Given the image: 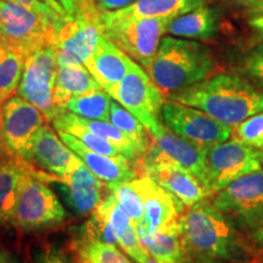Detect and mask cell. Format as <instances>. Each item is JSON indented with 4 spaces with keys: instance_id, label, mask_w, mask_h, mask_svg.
I'll return each instance as SVG.
<instances>
[{
    "instance_id": "9c48e42d",
    "label": "cell",
    "mask_w": 263,
    "mask_h": 263,
    "mask_svg": "<svg viewBox=\"0 0 263 263\" xmlns=\"http://www.w3.org/2000/svg\"><path fill=\"white\" fill-rule=\"evenodd\" d=\"M58 51L48 45L26 58L17 95L37 106L49 122L64 112L54 103V85L58 72Z\"/></svg>"
},
{
    "instance_id": "ba28073f",
    "label": "cell",
    "mask_w": 263,
    "mask_h": 263,
    "mask_svg": "<svg viewBox=\"0 0 263 263\" xmlns=\"http://www.w3.org/2000/svg\"><path fill=\"white\" fill-rule=\"evenodd\" d=\"M108 94L143 123L149 136L155 134L162 126L161 111L166 103L162 91L137 62Z\"/></svg>"
},
{
    "instance_id": "5bb4252c",
    "label": "cell",
    "mask_w": 263,
    "mask_h": 263,
    "mask_svg": "<svg viewBox=\"0 0 263 263\" xmlns=\"http://www.w3.org/2000/svg\"><path fill=\"white\" fill-rule=\"evenodd\" d=\"M101 35L100 14L65 20L57 29L54 43L58 51V65H85L94 54Z\"/></svg>"
},
{
    "instance_id": "f1b7e54d",
    "label": "cell",
    "mask_w": 263,
    "mask_h": 263,
    "mask_svg": "<svg viewBox=\"0 0 263 263\" xmlns=\"http://www.w3.org/2000/svg\"><path fill=\"white\" fill-rule=\"evenodd\" d=\"M51 124L55 128V130H62L66 132V133H70L71 136L77 138L83 145L89 147L90 150L95 151V153L112 157H126L123 155L122 151L118 149L117 146H115L114 144H111L110 141L97 136V134L87 129V128L65 120L60 115L51 121Z\"/></svg>"
},
{
    "instance_id": "f546056e",
    "label": "cell",
    "mask_w": 263,
    "mask_h": 263,
    "mask_svg": "<svg viewBox=\"0 0 263 263\" xmlns=\"http://www.w3.org/2000/svg\"><path fill=\"white\" fill-rule=\"evenodd\" d=\"M70 249L73 254L77 255V258L91 263H132L130 259L117 246L105 244L97 240H71Z\"/></svg>"
},
{
    "instance_id": "7a4b0ae2",
    "label": "cell",
    "mask_w": 263,
    "mask_h": 263,
    "mask_svg": "<svg viewBox=\"0 0 263 263\" xmlns=\"http://www.w3.org/2000/svg\"><path fill=\"white\" fill-rule=\"evenodd\" d=\"M167 101L192 106L234 128L263 111V93L234 73L210 76L199 83L167 95Z\"/></svg>"
},
{
    "instance_id": "30bf717a",
    "label": "cell",
    "mask_w": 263,
    "mask_h": 263,
    "mask_svg": "<svg viewBox=\"0 0 263 263\" xmlns=\"http://www.w3.org/2000/svg\"><path fill=\"white\" fill-rule=\"evenodd\" d=\"M262 150L238 139L227 140L206 149L209 190L211 196L233 180L262 170Z\"/></svg>"
},
{
    "instance_id": "484cf974",
    "label": "cell",
    "mask_w": 263,
    "mask_h": 263,
    "mask_svg": "<svg viewBox=\"0 0 263 263\" xmlns=\"http://www.w3.org/2000/svg\"><path fill=\"white\" fill-rule=\"evenodd\" d=\"M26 58L17 50L0 43V103L17 93Z\"/></svg>"
},
{
    "instance_id": "8d00e7d4",
    "label": "cell",
    "mask_w": 263,
    "mask_h": 263,
    "mask_svg": "<svg viewBox=\"0 0 263 263\" xmlns=\"http://www.w3.org/2000/svg\"><path fill=\"white\" fill-rule=\"evenodd\" d=\"M248 22L250 28L256 34V37L263 43V0L251 5L248 16Z\"/></svg>"
},
{
    "instance_id": "83f0119b",
    "label": "cell",
    "mask_w": 263,
    "mask_h": 263,
    "mask_svg": "<svg viewBox=\"0 0 263 263\" xmlns=\"http://www.w3.org/2000/svg\"><path fill=\"white\" fill-rule=\"evenodd\" d=\"M110 122L123 132L136 144L144 157L150 146L151 138L149 133L136 116H133L127 108H124L114 99L110 107Z\"/></svg>"
},
{
    "instance_id": "e0dca14e",
    "label": "cell",
    "mask_w": 263,
    "mask_h": 263,
    "mask_svg": "<svg viewBox=\"0 0 263 263\" xmlns=\"http://www.w3.org/2000/svg\"><path fill=\"white\" fill-rule=\"evenodd\" d=\"M151 141L147 151L163 159L172 161L195 174L209 190L206 166V149L177 136L164 124L155 134L150 136ZM210 192V190H209ZM211 195V194H210Z\"/></svg>"
},
{
    "instance_id": "ac0fdd59",
    "label": "cell",
    "mask_w": 263,
    "mask_h": 263,
    "mask_svg": "<svg viewBox=\"0 0 263 263\" xmlns=\"http://www.w3.org/2000/svg\"><path fill=\"white\" fill-rule=\"evenodd\" d=\"M54 182L65 205L77 216L91 215L106 190V184L97 178L85 164L65 178H55Z\"/></svg>"
},
{
    "instance_id": "d4e9b609",
    "label": "cell",
    "mask_w": 263,
    "mask_h": 263,
    "mask_svg": "<svg viewBox=\"0 0 263 263\" xmlns=\"http://www.w3.org/2000/svg\"><path fill=\"white\" fill-rule=\"evenodd\" d=\"M150 256L164 263H183L184 250L178 219L149 235L139 236Z\"/></svg>"
},
{
    "instance_id": "5b68a950",
    "label": "cell",
    "mask_w": 263,
    "mask_h": 263,
    "mask_svg": "<svg viewBox=\"0 0 263 263\" xmlns=\"http://www.w3.org/2000/svg\"><path fill=\"white\" fill-rule=\"evenodd\" d=\"M211 201L250 239L263 227V168L233 180Z\"/></svg>"
},
{
    "instance_id": "7bdbcfd3",
    "label": "cell",
    "mask_w": 263,
    "mask_h": 263,
    "mask_svg": "<svg viewBox=\"0 0 263 263\" xmlns=\"http://www.w3.org/2000/svg\"><path fill=\"white\" fill-rule=\"evenodd\" d=\"M183 263H236L221 261V259H211V258H184Z\"/></svg>"
},
{
    "instance_id": "d6986e66",
    "label": "cell",
    "mask_w": 263,
    "mask_h": 263,
    "mask_svg": "<svg viewBox=\"0 0 263 263\" xmlns=\"http://www.w3.org/2000/svg\"><path fill=\"white\" fill-rule=\"evenodd\" d=\"M62 141L83 161L88 170L105 184L130 182L138 176V164L126 157H112L95 153L77 138L62 130H57Z\"/></svg>"
},
{
    "instance_id": "ab89813d",
    "label": "cell",
    "mask_w": 263,
    "mask_h": 263,
    "mask_svg": "<svg viewBox=\"0 0 263 263\" xmlns=\"http://www.w3.org/2000/svg\"><path fill=\"white\" fill-rule=\"evenodd\" d=\"M3 104L0 103V161L8 159L10 156L8 147H6L5 138H4V128H3V111H2Z\"/></svg>"
},
{
    "instance_id": "6da1fadb",
    "label": "cell",
    "mask_w": 263,
    "mask_h": 263,
    "mask_svg": "<svg viewBox=\"0 0 263 263\" xmlns=\"http://www.w3.org/2000/svg\"><path fill=\"white\" fill-rule=\"evenodd\" d=\"M178 222L184 258L257 263L251 240L213 205L210 197L186 207Z\"/></svg>"
},
{
    "instance_id": "4dcf8cb0",
    "label": "cell",
    "mask_w": 263,
    "mask_h": 263,
    "mask_svg": "<svg viewBox=\"0 0 263 263\" xmlns=\"http://www.w3.org/2000/svg\"><path fill=\"white\" fill-rule=\"evenodd\" d=\"M106 189L115 197L121 209L133 219L137 226L143 219L145 209H144L143 199L133 184L130 182L106 184Z\"/></svg>"
},
{
    "instance_id": "2e32d148",
    "label": "cell",
    "mask_w": 263,
    "mask_h": 263,
    "mask_svg": "<svg viewBox=\"0 0 263 263\" xmlns=\"http://www.w3.org/2000/svg\"><path fill=\"white\" fill-rule=\"evenodd\" d=\"M144 202L143 219L136 226L139 236L149 235L178 219L185 207L146 174L139 173L130 180Z\"/></svg>"
},
{
    "instance_id": "44dd1931",
    "label": "cell",
    "mask_w": 263,
    "mask_h": 263,
    "mask_svg": "<svg viewBox=\"0 0 263 263\" xmlns=\"http://www.w3.org/2000/svg\"><path fill=\"white\" fill-rule=\"evenodd\" d=\"M205 3L206 0H136L122 9L105 12L114 18H176Z\"/></svg>"
},
{
    "instance_id": "60d3db41",
    "label": "cell",
    "mask_w": 263,
    "mask_h": 263,
    "mask_svg": "<svg viewBox=\"0 0 263 263\" xmlns=\"http://www.w3.org/2000/svg\"><path fill=\"white\" fill-rule=\"evenodd\" d=\"M41 2L47 4L49 8H51L54 11H57L59 15L62 16V17H68L67 12L65 11L64 8H62V5L59 3V0H41Z\"/></svg>"
},
{
    "instance_id": "b9f144b4",
    "label": "cell",
    "mask_w": 263,
    "mask_h": 263,
    "mask_svg": "<svg viewBox=\"0 0 263 263\" xmlns=\"http://www.w3.org/2000/svg\"><path fill=\"white\" fill-rule=\"evenodd\" d=\"M0 263H18V261L11 251L0 248Z\"/></svg>"
},
{
    "instance_id": "c3c4849f",
    "label": "cell",
    "mask_w": 263,
    "mask_h": 263,
    "mask_svg": "<svg viewBox=\"0 0 263 263\" xmlns=\"http://www.w3.org/2000/svg\"><path fill=\"white\" fill-rule=\"evenodd\" d=\"M261 161H262V167H263V151H262V157H261Z\"/></svg>"
},
{
    "instance_id": "d6a6232c",
    "label": "cell",
    "mask_w": 263,
    "mask_h": 263,
    "mask_svg": "<svg viewBox=\"0 0 263 263\" xmlns=\"http://www.w3.org/2000/svg\"><path fill=\"white\" fill-rule=\"evenodd\" d=\"M242 71L263 89V43L252 48L242 59Z\"/></svg>"
},
{
    "instance_id": "9a60e30c",
    "label": "cell",
    "mask_w": 263,
    "mask_h": 263,
    "mask_svg": "<svg viewBox=\"0 0 263 263\" xmlns=\"http://www.w3.org/2000/svg\"><path fill=\"white\" fill-rule=\"evenodd\" d=\"M26 163L45 174L65 178L80 168L83 161L59 137L58 132L45 123L34 138Z\"/></svg>"
},
{
    "instance_id": "1f68e13d",
    "label": "cell",
    "mask_w": 263,
    "mask_h": 263,
    "mask_svg": "<svg viewBox=\"0 0 263 263\" xmlns=\"http://www.w3.org/2000/svg\"><path fill=\"white\" fill-rule=\"evenodd\" d=\"M234 128L235 139L258 149L263 140V111L246 118Z\"/></svg>"
},
{
    "instance_id": "f6af8a7d",
    "label": "cell",
    "mask_w": 263,
    "mask_h": 263,
    "mask_svg": "<svg viewBox=\"0 0 263 263\" xmlns=\"http://www.w3.org/2000/svg\"><path fill=\"white\" fill-rule=\"evenodd\" d=\"M144 263H164V262H161V261H157L156 258H154L153 256H149V257H147V259Z\"/></svg>"
},
{
    "instance_id": "7dc6e473",
    "label": "cell",
    "mask_w": 263,
    "mask_h": 263,
    "mask_svg": "<svg viewBox=\"0 0 263 263\" xmlns=\"http://www.w3.org/2000/svg\"><path fill=\"white\" fill-rule=\"evenodd\" d=\"M258 150H262V151H263V140H262V143L259 144V146H258Z\"/></svg>"
},
{
    "instance_id": "4316f807",
    "label": "cell",
    "mask_w": 263,
    "mask_h": 263,
    "mask_svg": "<svg viewBox=\"0 0 263 263\" xmlns=\"http://www.w3.org/2000/svg\"><path fill=\"white\" fill-rule=\"evenodd\" d=\"M111 103H112L111 95L104 89H99L72 98L70 101H67L64 108L88 120L110 122Z\"/></svg>"
},
{
    "instance_id": "4fadbf2b",
    "label": "cell",
    "mask_w": 263,
    "mask_h": 263,
    "mask_svg": "<svg viewBox=\"0 0 263 263\" xmlns=\"http://www.w3.org/2000/svg\"><path fill=\"white\" fill-rule=\"evenodd\" d=\"M3 128L10 156L26 162L34 138L49 121L37 106L17 94L3 103Z\"/></svg>"
},
{
    "instance_id": "8fae6325",
    "label": "cell",
    "mask_w": 263,
    "mask_h": 263,
    "mask_svg": "<svg viewBox=\"0 0 263 263\" xmlns=\"http://www.w3.org/2000/svg\"><path fill=\"white\" fill-rule=\"evenodd\" d=\"M162 122L168 129L195 145L209 149L224 143L232 137V128L186 105L166 101L161 111Z\"/></svg>"
},
{
    "instance_id": "603a6c76",
    "label": "cell",
    "mask_w": 263,
    "mask_h": 263,
    "mask_svg": "<svg viewBox=\"0 0 263 263\" xmlns=\"http://www.w3.org/2000/svg\"><path fill=\"white\" fill-rule=\"evenodd\" d=\"M99 89L103 88L84 65L58 67L54 85V103L58 107L64 108L72 98Z\"/></svg>"
},
{
    "instance_id": "7c38bea8",
    "label": "cell",
    "mask_w": 263,
    "mask_h": 263,
    "mask_svg": "<svg viewBox=\"0 0 263 263\" xmlns=\"http://www.w3.org/2000/svg\"><path fill=\"white\" fill-rule=\"evenodd\" d=\"M138 173L150 177L185 209L211 197L205 184L195 174L149 151L138 164Z\"/></svg>"
},
{
    "instance_id": "ee69618b",
    "label": "cell",
    "mask_w": 263,
    "mask_h": 263,
    "mask_svg": "<svg viewBox=\"0 0 263 263\" xmlns=\"http://www.w3.org/2000/svg\"><path fill=\"white\" fill-rule=\"evenodd\" d=\"M238 2H240V3H242V4H246V5H254V4H256V3H259V2H262V0H238Z\"/></svg>"
},
{
    "instance_id": "3957f363",
    "label": "cell",
    "mask_w": 263,
    "mask_h": 263,
    "mask_svg": "<svg viewBox=\"0 0 263 263\" xmlns=\"http://www.w3.org/2000/svg\"><path fill=\"white\" fill-rule=\"evenodd\" d=\"M216 66L212 51L201 43L163 37L147 73L168 95L209 78Z\"/></svg>"
},
{
    "instance_id": "7402d4cb",
    "label": "cell",
    "mask_w": 263,
    "mask_h": 263,
    "mask_svg": "<svg viewBox=\"0 0 263 263\" xmlns=\"http://www.w3.org/2000/svg\"><path fill=\"white\" fill-rule=\"evenodd\" d=\"M29 168L15 157L0 161V226H12L22 178Z\"/></svg>"
},
{
    "instance_id": "ffe728a7",
    "label": "cell",
    "mask_w": 263,
    "mask_h": 263,
    "mask_svg": "<svg viewBox=\"0 0 263 263\" xmlns=\"http://www.w3.org/2000/svg\"><path fill=\"white\" fill-rule=\"evenodd\" d=\"M134 62L136 61L132 60L126 52L103 34L94 54L84 66L93 74L100 87L110 93L123 80Z\"/></svg>"
},
{
    "instance_id": "836d02e7",
    "label": "cell",
    "mask_w": 263,
    "mask_h": 263,
    "mask_svg": "<svg viewBox=\"0 0 263 263\" xmlns=\"http://www.w3.org/2000/svg\"><path fill=\"white\" fill-rule=\"evenodd\" d=\"M59 3L71 18L100 14V9L95 0H59Z\"/></svg>"
},
{
    "instance_id": "cb8c5ba5",
    "label": "cell",
    "mask_w": 263,
    "mask_h": 263,
    "mask_svg": "<svg viewBox=\"0 0 263 263\" xmlns=\"http://www.w3.org/2000/svg\"><path fill=\"white\" fill-rule=\"evenodd\" d=\"M218 31V18L216 11L209 6L199 8L173 18L167 28V33L173 37L209 41Z\"/></svg>"
},
{
    "instance_id": "d590c367",
    "label": "cell",
    "mask_w": 263,
    "mask_h": 263,
    "mask_svg": "<svg viewBox=\"0 0 263 263\" xmlns=\"http://www.w3.org/2000/svg\"><path fill=\"white\" fill-rule=\"evenodd\" d=\"M35 263H71L67 252L57 245H48L38 255Z\"/></svg>"
},
{
    "instance_id": "74e56055",
    "label": "cell",
    "mask_w": 263,
    "mask_h": 263,
    "mask_svg": "<svg viewBox=\"0 0 263 263\" xmlns=\"http://www.w3.org/2000/svg\"><path fill=\"white\" fill-rule=\"evenodd\" d=\"M101 11H114L132 4L136 0H95Z\"/></svg>"
},
{
    "instance_id": "8992f818",
    "label": "cell",
    "mask_w": 263,
    "mask_h": 263,
    "mask_svg": "<svg viewBox=\"0 0 263 263\" xmlns=\"http://www.w3.org/2000/svg\"><path fill=\"white\" fill-rule=\"evenodd\" d=\"M33 171L31 167L22 178L12 219V227L24 233L58 228L67 218V212L57 194L34 177Z\"/></svg>"
},
{
    "instance_id": "277c9868",
    "label": "cell",
    "mask_w": 263,
    "mask_h": 263,
    "mask_svg": "<svg viewBox=\"0 0 263 263\" xmlns=\"http://www.w3.org/2000/svg\"><path fill=\"white\" fill-rule=\"evenodd\" d=\"M173 17L114 18L100 10L103 34L149 72Z\"/></svg>"
},
{
    "instance_id": "f35d334b",
    "label": "cell",
    "mask_w": 263,
    "mask_h": 263,
    "mask_svg": "<svg viewBox=\"0 0 263 263\" xmlns=\"http://www.w3.org/2000/svg\"><path fill=\"white\" fill-rule=\"evenodd\" d=\"M256 252V261L263 263V227L250 238Z\"/></svg>"
},
{
    "instance_id": "52a82bcc",
    "label": "cell",
    "mask_w": 263,
    "mask_h": 263,
    "mask_svg": "<svg viewBox=\"0 0 263 263\" xmlns=\"http://www.w3.org/2000/svg\"><path fill=\"white\" fill-rule=\"evenodd\" d=\"M60 25L25 6L0 0V43L25 58L39 49L54 45Z\"/></svg>"
},
{
    "instance_id": "bcb514c9",
    "label": "cell",
    "mask_w": 263,
    "mask_h": 263,
    "mask_svg": "<svg viewBox=\"0 0 263 263\" xmlns=\"http://www.w3.org/2000/svg\"><path fill=\"white\" fill-rule=\"evenodd\" d=\"M73 263H91V262H88V261H84V259H80V258H77Z\"/></svg>"
},
{
    "instance_id": "e575fe53",
    "label": "cell",
    "mask_w": 263,
    "mask_h": 263,
    "mask_svg": "<svg viewBox=\"0 0 263 263\" xmlns=\"http://www.w3.org/2000/svg\"><path fill=\"white\" fill-rule=\"evenodd\" d=\"M6 2L12 3V4L25 6V8L34 11L35 14L52 20V21L57 22V24H62L65 20L68 18V17H62L61 15H59L57 11H54L51 8H49L47 4H44V3L41 2V0H6Z\"/></svg>"
}]
</instances>
